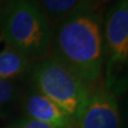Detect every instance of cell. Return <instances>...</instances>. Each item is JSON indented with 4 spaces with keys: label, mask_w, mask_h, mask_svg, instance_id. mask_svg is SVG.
<instances>
[{
    "label": "cell",
    "mask_w": 128,
    "mask_h": 128,
    "mask_svg": "<svg viewBox=\"0 0 128 128\" xmlns=\"http://www.w3.org/2000/svg\"><path fill=\"white\" fill-rule=\"evenodd\" d=\"M102 19L99 9L81 6L52 26L48 56L89 86L100 79L105 63Z\"/></svg>",
    "instance_id": "cell-1"
},
{
    "label": "cell",
    "mask_w": 128,
    "mask_h": 128,
    "mask_svg": "<svg viewBox=\"0 0 128 128\" xmlns=\"http://www.w3.org/2000/svg\"><path fill=\"white\" fill-rule=\"evenodd\" d=\"M52 25L32 0H6L0 12L2 41L32 62L48 56Z\"/></svg>",
    "instance_id": "cell-2"
},
{
    "label": "cell",
    "mask_w": 128,
    "mask_h": 128,
    "mask_svg": "<svg viewBox=\"0 0 128 128\" xmlns=\"http://www.w3.org/2000/svg\"><path fill=\"white\" fill-rule=\"evenodd\" d=\"M29 75L35 91L75 120L89 96L91 86L50 56L32 63Z\"/></svg>",
    "instance_id": "cell-3"
},
{
    "label": "cell",
    "mask_w": 128,
    "mask_h": 128,
    "mask_svg": "<svg viewBox=\"0 0 128 128\" xmlns=\"http://www.w3.org/2000/svg\"><path fill=\"white\" fill-rule=\"evenodd\" d=\"M74 128H123L116 97L104 83L91 86L84 105L74 120Z\"/></svg>",
    "instance_id": "cell-4"
},
{
    "label": "cell",
    "mask_w": 128,
    "mask_h": 128,
    "mask_svg": "<svg viewBox=\"0 0 128 128\" xmlns=\"http://www.w3.org/2000/svg\"><path fill=\"white\" fill-rule=\"evenodd\" d=\"M105 58L128 61V0H115L102 19Z\"/></svg>",
    "instance_id": "cell-5"
},
{
    "label": "cell",
    "mask_w": 128,
    "mask_h": 128,
    "mask_svg": "<svg viewBox=\"0 0 128 128\" xmlns=\"http://www.w3.org/2000/svg\"><path fill=\"white\" fill-rule=\"evenodd\" d=\"M26 118L51 125L56 128H74V120L58 105L38 91H31L22 99Z\"/></svg>",
    "instance_id": "cell-6"
},
{
    "label": "cell",
    "mask_w": 128,
    "mask_h": 128,
    "mask_svg": "<svg viewBox=\"0 0 128 128\" xmlns=\"http://www.w3.org/2000/svg\"><path fill=\"white\" fill-rule=\"evenodd\" d=\"M32 63L31 60L17 50L6 46L0 51V78L13 81L29 73Z\"/></svg>",
    "instance_id": "cell-7"
},
{
    "label": "cell",
    "mask_w": 128,
    "mask_h": 128,
    "mask_svg": "<svg viewBox=\"0 0 128 128\" xmlns=\"http://www.w3.org/2000/svg\"><path fill=\"white\" fill-rule=\"evenodd\" d=\"M104 86L115 97L128 90V61L106 60Z\"/></svg>",
    "instance_id": "cell-8"
},
{
    "label": "cell",
    "mask_w": 128,
    "mask_h": 128,
    "mask_svg": "<svg viewBox=\"0 0 128 128\" xmlns=\"http://www.w3.org/2000/svg\"><path fill=\"white\" fill-rule=\"evenodd\" d=\"M32 1L49 19L52 26L83 6L81 0H32Z\"/></svg>",
    "instance_id": "cell-9"
},
{
    "label": "cell",
    "mask_w": 128,
    "mask_h": 128,
    "mask_svg": "<svg viewBox=\"0 0 128 128\" xmlns=\"http://www.w3.org/2000/svg\"><path fill=\"white\" fill-rule=\"evenodd\" d=\"M18 97V88L13 81L0 78V114L13 105Z\"/></svg>",
    "instance_id": "cell-10"
},
{
    "label": "cell",
    "mask_w": 128,
    "mask_h": 128,
    "mask_svg": "<svg viewBox=\"0 0 128 128\" xmlns=\"http://www.w3.org/2000/svg\"><path fill=\"white\" fill-rule=\"evenodd\" d=\"M9 128H56V127L48 125V124H45V123L35 121V120H32L29 118H24L18 120L17 122H15Z\"/></svg>",
    "instance_id": "cell-11"
},
{
    "label": "cell",
    "mask_w": 128,
    "mask_h": 128,
    "mask_svg": "<svg viewBox=\"0 0 128 128\" xmlns=\"http://www.w3.org/2000/svg\"><path fill=\"white\" fill-rule=\"evenodd\" d=\"M108 1H110V0H81L82 6L90 8V9H100V6Z\"/></svg>",
    "instance_id": "cell-12"
},
{
    "label": "cell",
    "mask_w": 128,
    "mask_h": 128,
    "mask_svg": "<svg viewBox=\"0 0 128 128\" xmlns=\"http://www.w3.org/2000/svg\"><path fill=\"white\" fill-rule=\"evenodd\" d=\"M124 127L128 128V97L126 99V102H125V108H124Z\"/></svg>",
    "instance_id": "cell-13"
},
{
    "label": "cell",
    "mask_w": 128,
    "mask_h": 128,
    "mask_svg": "<svg viewBox=\"0 0 128 128\" xmlns=\"http://www.w3.org/2000/svg\"><path fill=\"white\" fill-rule=\"evenodd\" d=\"M4 1L6 0H0V12H1L2 6H3V4H4Z\"/></svg>",
    "instance_id": "cell-14"
},
{
    "label": "cell",
    "mask_w": 128,
    "mask_h": 128,
    "mask_svg": "<svg viewBox=\"0 0 128 128\" xmlns=\"http://www.w3.org/2000/svg\"><path fill=\"white\" fill-rule=\"evenodd\" d=\"M1 41H2V38H1V36H0V43H1Z\"/></svg>",
    "instance_id": "cell-15"
}]
</instances>
